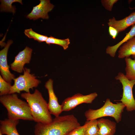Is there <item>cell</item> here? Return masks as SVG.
Masks as SVG:
<instances>
[{"instance_id": "22", "label": "cell", "mask_w": 135, "mask_h": 135, "mask_svg": "<svg viewBox=\"0 0 135 135\" xmlns=\"http://www.w3.org/2000/svg\"><path fill=\"white\" fill-rule=\"evenodd\" d=\"M12 86L6 82L0 75V96L10 94Z\"/></svg>"}, {"instance_id": "16", "label": "cell", "mask_w": 135, "mask_h": 135, "mask_svg": "<svg viewBox=\"0 0 135 135\" xmlns=\"http://www.w3.org/2000/svg\"><path fill=\"white\" fill-rule=\"evenodd\" d=\"M135 36V25L132 26L130 31L126 34L124 38L115 45L109 46L106 50V53L111 57H114L118 49L121 46L128 40Z\"/></svg>"}, {"instance_id": "4", "label": "cell", "mask_w": 135, "mask_h": 135, "mask_svg": "<svg viewBox=\"0 0 135 135\" xmlns=\"http://www.w3.org/2000/svg\"><path fill=\"white\" fill-rule=\"evenodd\" d=\"M125 108L121 102L114 104L108 98L102 107L96 110L89 109L86 111L84 116L87 121L109 116L113 118L116 122L118 123L121 120L122 114Z\"/></svg>"}, {"instance_id": "8", "label": "cell", "mask_w": 135, "mask_h": 135, "mask_svg": "<svg viewBox=\"0 0 135 135\" xmlns=\"http://www.w3.org/2000/svg\"><path fill=\"white\" fill-rule=\"evenodd\" d=\"M38 5L34 6L31 12L26 17L30 20H35L40 18L48 19L49 18L48 13L51 11L54 5L49 0H40Z\"/></svg>"}, {"instance_id": "10", "label": "cell", "mask_w": 135, "mask_h": 135, "mask_svg": "<svg viewBox=\"0 0 135 135\" xmlns=\"http://www.w3.org/2000/svg\"><path fill=\"white\" fill-rule=\"evenodd\" d=\"M45 88L47 90L49 100L48 104V109L51 114L55 117L60 116L62 112L61 104L58 102V98L55 94L53 88V81L49 79L46 83Z\"/></svg>"}, {"instance_id": "15", "label": "cell", "mask_w": 135, "mask_h": 135, "mask_svg": "<svg viewBox=\"0 0 135 135\" xmlns=\"http://www.w3.org/2000/svg\"><path fill=\"white\" fill-rule=\"evenodd\" d=\"M130 56L135 59V36L124 43L118 51V58H119Z\"/></svg>"}, {"instance_id": "20", "label": "cell", "mask_w": 135, "mask_h": 135, "mask_svg": "<svg viewBox=\"0 0 135 135\" xmlns=\"http://www.w3.org/2000/svg\"><path fill=\"white\" fill-rule=\"evenodd\" d=\"M48 44H54L62 46L64 50L68 48L70 44V40L67 38L64 39H60L54 38L52 36L48 37L46 42Z\"/></svg>"}, {"instance_id": "25", "label": "cell", "mask_w": 135, "mask_h": 135, "mask_svg": "<svg viewBox=\"0 0 135 135\" xmlns=\"http://www.w3.org/2000/svg\"><path fill=\"white\" fill-rule=\"evenodd\" d=\"M108 30L110 35L113 39H115L118 33L117 30L114 28L110 26H109Z\"/></svg>"}, {"instance_id": "3", "label": "cell", "mask_w": 135, "mask_h": 135, "mask_svg": "<svg viewBox=\"0 0 135 135\" xmlns=\"http://www.w3.org/2000/svg\"><path fill=\"white\" fill-rule=\"evenodd\" d=\"M0 102L7 110L8 119L34 120L28 104L19 98L16 93L0 96Z\"/></svg>"}, {"instance_id": "18", "label": "cell", "mask_w": 135, "mask_h": 135, "mask_svg": "<svg viewBox=\"0 0 135 135\" xmlns=\"http://www.w3.org/2000/svg\"><path fill=\"white\" fill-rule=\"evenodd\" d=\"M0 2V12H12L13 14L16 12V8L12 6V4L17 2L23 4L22 0H1Z\"/></svg>"}, {"instance_id": "11", "label": "cell", "mask_w": 135, "mask_h": 135, "mask_svg": "<svg viewBox=\"0 0 135 135\" xmlns=\"http://www.w3.org/2000/svg\"><path fill=\"white\" fill-rule=\"evenodd\" d=\"M32 49L26 46L15 57L14 62L10 64V68L13 71L21 73L23 71L24 66L30 61Z\"/></svg>"}, {"instance_id": "26", "label": "cell", "mask_w": 135, "mask_h": 135, "mask_svg": "<svg viewBox=\"0 0 135 135\" xmlns=\"http://www.w3.org/2000/svg\"><path fill=\"white\" fill-rule=\"evenodd\" d=\"M130 8V10H133V9H135V7L134 8Z\"/></svg>"}, {"instance_id": "1", "label": "cell", "mask_w": 135, "mask_h": 135, "mask_svg": "<svg viewBox=\"0 0 135 135\" xmlns=\"http://www.w3.org/2000/svg\"><path fill=\"white\" fill-rule=\"evenodd\" d=\"M73 114L59 116L50 123H37L34 127L35 135H67L74 129L80 126Z\"/></svg>"}, {"instance_id": "21", "label": "cell", "mask_w": 135, "mask_h": 135, "mask_svg": "<svg viewBox=\"0 0 135 135\" xmlns=\"http://www.w3.org/2000/svg\"><path fill=\"white\" fill-rule=\"evenodd\" d=\"M24 33L28 38H33L39 42H46L48 37L46 36L38 34L30 28L24 30Z\"/></svg>"}, {"instance_id": "12", "label": "cell", "mask_w": 135, "mask_h": 135, "mask_svg": "<svg viewBox=\"0 0 135 135\" xmlns=\"http://www.w3.org/2000/svg\"><path fill=\"white\" fill-rule=\"evenodd\" d=\"M108 24L109 26L115 28L118 33L124 31L129 26L135 25V12L120 20H116L114 17L109 20Z\"/></svg>"}, {"instance_id": "7", "label": "cell", "mask_w": 135, "mask_h": 135, "mask_svg": "<svg viewBox=\"0 0 135 135\" xmlns=\"http://www.w3.org/2000/svg\"><path fill=\"white\" fill-rule=\"evenodd\" d=\"M98 96L96 92L86 95L80 93L75 94L66 98L62 102L61 104L62 111H69L82 103L91 104Z\"/></svg>"}, {"instance_id": "6", "label": "cell", "mask_w": 135, "mask_h": 135, "mask_svg": "<svg viewBox=\"0 0 135 135\" xmlns=\"http://www.w3.org/2000/svg\"><path fill=\"white\" fill-rule=\"evenodd\" d=\"M115 78L119 80L122 86V95L120 101L125 106L128 112L135 110V100L132 91L133 87L135 85V80H129L125 75L121 72L118 73Z\"/></svg>"}, {"instance_id": "2", "label": "cell", "mask_w": 135, "mask_h": 135, "mask_svg": "<svg viewBox=\"0 0 135 135\" xmlns=\"http://www.w3.org/2000/svg\"><path fill=\"white\" fill-rule=\"evenodd\" d=\"M20 95L28 104L35 122L46 124L52 121L53 119L49 110L48 104L39 90L36 89L32 94L25 92Z\"/></svg>"}, {"instance_id": "13", "label": "cell", "mask_w": 135, "mask_h": 135, "mask_svg": "<svg viewBox=\"0 0 135 135\" xmlns=\"http://www.w3.org/2000/svg\"><path fill=\"white\" fill-rule=\"evenodd\" d=\"M99 128L98 135H114L116 128V123L109 119L102 118L98 120Z\"/></svg>"}, {"instance_id": "27", "label": "cell", "mask_w": 135, "mask_h": 135, "mask_svg": "<svg viewBox=\"0 0 135 135\" xmlns=\"http://www.w3.org/2000/svg\"><path fill=\"white\" fill-rule=\"evenodd\" d=\"M0 135H3V134H1L0 132Z\"/></svg>"}, {"instance_id": "5", "label": "cell", "mask_w": 135, "mask_h": 135, "mask_svg": "<svg viewBox=\"0 0 135 135\" xmlns=\"http://www.w3.org/2000/svg\"><path fill=\"white\" fill-rule=\"evenodd\" d=\"M24 74L14 79V84L12 86L9 94L18 93L20 94L22 91L26 92H30V90L37 87L40 81L36 77L30 74V70L24 68Z\"/></svg>"}, {"instance_id": "19", "label": "cell", "mask_w": 135, "mask_h": 135, "mask_svg": "<svg viewBox=\"0 0 135 135\" xmlns=\"http://www.w3.org/2000/svg\"><path fill=\"white\" fill-rule=\"evenodd\" d=\"M97 120L88 121V122L86 127L84 135H98L99 128Z\"/></svg>"}, {"instance_id": "9", "label": "cell", "mask_w": 135, "mask_h": 135, "mask_svg": "<svg viewBox=\"0 0 135 135\" xmlns=\"http://www.w3.org/2000/svg\"><path fill=\"white\" fill-rule=\"evenodd\" d=\"M13 43L12 40H8L4 48L0 51V71L1 76L6 82L10 83L15 78L14 74L12 73L9 70L7 61V54L9 48Z\"/></svg>"}, {"instance_id": "14", "label": "cell", "mask_w": 135, "mask_h": 135, "mask_svg": "<svg viewBox=\"0 0 135 135\" xmlns=\"http://www.w3.org/2000/svg\"><path fill=\"white\" fill-rule=\"evenodd\" d=\"M19 120L6 119L0 121V132L3 135H20L16 128Z\"/></svg>"}, {"instance_id": "23", "label": "cell", "mask_w": 135, "mask_h": 135, "mask_svg": "<svg viewBox=\"0 0 135 135\" xmlns=\"http://www.w3.org/2000/svg\"><path fill=\"white\" fill-rule=\"evenodd\" d=\"M88 122L87 121L82 126H80L74 129L67 135H84L85 129Z\"/></svg>"}, {"instance_id": "24", "label": "cell", "mask_w": 135, "mask_h": 135, "mask_svg": "<svg viewBox=\"0 0 135 135\" xmlns=\"http://www.w3.org/2000/svg\"><path fill=\"white\" fill-rule=\"evenodd\" d=\"M118 1V0H102L101 2L102 5L105 9L111 11L113 5Z\"/></svg>"}, {"instance_id": "17", "label": "cell", "mask_w": 135, "mask_h": 135, "mask_svg": "<svg viewBox=\"0 0 135 135\" xmlns=\"http://www.w3.org/2000/svg\"><path fill=\"white\" fill-rule=\"evenodd\" d=\"M125 60L126 76L130 80H135V59L132 60L130 57H127Z\"/></svg>"}]
</instances>
